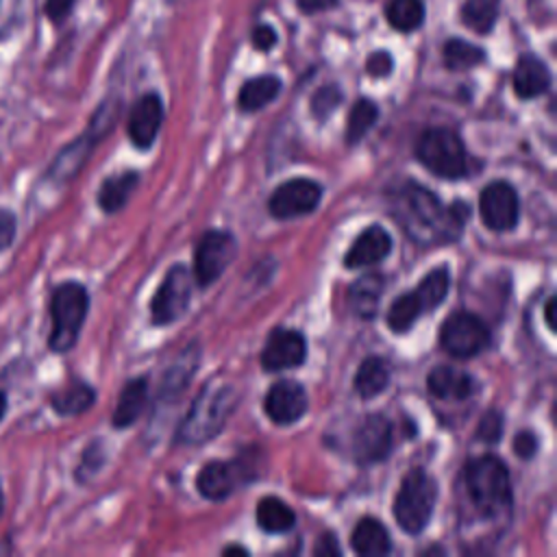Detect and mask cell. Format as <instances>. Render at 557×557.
I'll return each mask as SVG.
<instances>
[{
    "label": "cell",
    "mask_w": 557,
    "mask_h": 557,
    "mask_svg": "<svg viewBox=\"0 0 557 557\" xmlns=\"http://www.w3.org/2000/svg\"><path fill=\"white\" fill-rule=\"evenodd\" d=\"M392 213L416 244L433 246L455 242L461 235L470 207L461 200L444 205L424 185L405 181L392 194Z\"/></svg>",
    "instance_id": "cell-1"
},
{
    "label": "cell",
    "mask_w": 557,
    "mask_h": 557,
    "mask_svg": "<svg viewBox=\"0 0 557 557\" xmlns=\"http://www.w3.org/2000/svg\"><path fill=\"white\" fill-rule=\"evenodd\" d=\"M239 403V392L231 381L215 379L207 383L191 400L189 411L178 424L176 442L196 446L213 440Z\"/></svg>",
    "instance_id": "cell-2"
},
{
    "label": "cell",
    "mask_w": 557,
    "mask_h": 557,
    "mask_svg": "<svg viewBox=\"0 0 557 557\" xmlns=\"http://www.w3.org/2000/svg\"><path fill=\"white\" fill-rule=\"evenodd\" d=\"M466 490L472 505L487 518L500 516L511 505V483L507 466L494 455H481L466 463Z\"/></svg>",
    "instance_id": "cell-3"
},
{
    "label": "cell",
    "mask_w": 557,
    "mask_h": 557,
    "mask_svg": "<svg viewBox=\"0 0 557 557\" xmlns=\"http://www.w3.org/2000/svg\"><path fill=\"white\" fill-rule=\"evenodd\" d=\"M89 311V294L83 283L65 281L52 289L50 296V320L52 329L48 335V348L52 352H67L74 348L83 322Z\"/></svg>",
    "instance_id": "cell-4"
},
{
    "label": "cell",
    "mask_w": 557,
    "mask_h": 557,
    "mask_svg": "<svg viewBox=\"0 0 557 557\" xmlns=\"http://www.w3.org/2000/svg\"><path fill=\"white\" fill-rule=\"evenodd\" d=\"M437 500V483L429 472L422 468H413L400 481V487L394 498V518L398 527L409 533L418 535L426 529Z\"/></svg>",
    "instance_id": "cell-5"
},
{
    "label": "cell",
    "mask_w": 557,
    "mask_h": 557,
    "mask_svg": "<svg viewBox=\"0 0 557 557\" xmlns=\"http://www.w3.org/2000/svg\"><path fill=\"white\" fill-rule=\"evenodd\" d=\"M115 115H117V102H111V100L102 102L94 113L87 131L54 157V161L46 172V178L57 185L72 181L89 159L94 146L111 131V126L115 124Z\"/></svg>",
    "instance_id": "cell-6"
},
{
    "label": "cell",
    "mask_w": 557,
    "mask_h": 557,
    "mask_svg": "<svg viewBox=\"0 0 557 557\" xmlns=\"http://www.w3.org/2000/svg\"><path fill=\"white\" fill-rule=\"evenodd\" d=\"M418 161L442 178H461L468 174V154L459 135L450 128H426L416 141Z\"/></svg>",
    "instance_id": "cell-7"
},
{
    "label": "cell",
    "mask_w": 557,
    "mask_h": 557,
    "mask_svg": "<svg viewBox=\"0 0 557 557\" xmlns=\"http://www.w3.org/2000/svg\"><path fill=\"white\" fill-rule=\"evenodd\" d=\"M440 344L450 357L470 359L490 344V329L479 315L457 311L444 320L440 329Z\"/></svg>",
    "instance_id": "cell-8"
},
{
    "label": "cell",
    "mask_w": 557,
    "mask_h": 557,
    "mask_svg": "<svg viewBox=\"0 0 557 557\" xmlns=\"http://www.w3.org/2000/svg\"><path fill=\"white\" fill-rule=\"evenodd\" d=\"M191 300V272L187 265L176 263L163 276L150 302V315L157 326H168L178 320Z\"/></svg>",
    "instance_id": "cell-9"
},
{
    "label": "cell",
    "mask_w": 557,
    "mask_h": 557,
    "mask_svg": "<svg viewBox=\"0 0 557 557\" xmlns=\"http://www.w3.org/2000/svg\"><path fill=\"white\" fill-rule=\"evenodd\" d=\"M237 255V239L226 231H207L194 252V276L200 287L220 278Z\"/></svg>",
    "instance_id": "cell-10"
},
{
    "label": "cell",
    "mask_w": 557,
    "mask_h": 557,
    "mask_svg": "<svg viewBox=\"0 0 557 557\" xmlns=\"http://www.w3.org/2000/svg\"><path fill=\"white\" fill-rule=\"evenodd\" d=\"M257 476L255 470H250V466L244 461V457L233 459V461H209L198 470L196 476V487L200 492V496H205L207 500H224L226 496H231L237 485L248 483Z\"/></svg>",
    "instance_id": "cell-11"
},
{
    "label": "cell",
    "mask_w": 557,
    "mask_h": 557,
    "mask_svg": "<svg viewBox=\"0 0 557 557\" xmlns=\"http://www.w3.org/2000/svg\"><path fill=\"white\" fill-rule=\"evenodd\" d=\"M479 213L490 231H511L520 220V200L507 181H492L481 189Z\"/></svg>",
    "instance_id": "cell-12"
},
{
    "label": "cell",
    "mask_w": 557,
    "mask_h": 557,
    "mask_svg": "<svg viewBox=\"0 0 557 557\" xmlns=\"http://www.w3.org/2000/svg\"><path fill=\"white\" fill-rule=\"evenodd\" d=\"M320 198H322L320 183L311 178H289L272 191L268 200V209L276 220H292V218L311 213L318 207Z\"/></svg>",
    "instance_id": "cell-13"
},
{
    "label": "cell",
    "mask_w": 557,
    "mask_h": 557,
    "mask_svg": "<svg viewBox=\"0 0 557 557\" xmlns=\"http://www.w3.org/2000/svg\"><path fill=\"white\" fill-rule=\"evenodd\" d=\"M307 357V342L305 335L296 329H272L263 350H261V366L265 372H278L296 368Z\"/></svg>",
    "instance_id": "cell-14"
},
{
    "label": "cell",
    "mask_w": 557,
    "mask_h": 557,
    "mask_svg": "<svg viewBox=\"0 0 557 557\" xmlns=\"http://www.w3.org/2000/svg\"><path fill=\"white\" fill-rule=\"evenodd\" d=\"M392 422L383 413L366 416L352 435V455L359 463H376L389 455Z\"/></svg>",
    "instance_id": "cell-15"
},
{
    "label": "cell",
    "mask_w": 557,
    "mask_h": 557,
    "mask_svg": "<svg viewBox=\"0 0 557 557\" xmlns=\"http://www.w3.org/2000/svg\"><path fill=\"white\" fill-rule=\"evenodd\" d=\"M307 407H309V398L305 387L298 381H289V379L276 381L263 398L265 416L274 424L298 422L305 416Z\"/></svg>",
    "instance_id": "cell-16"
},
{
    "label": "cell",
    "mask_w": 557,
    "mask_h": 557,
    "mask_svg": "<svg viewBox=\"0 0 557 557\" xmlns=\"http://www.w3.org/2000/svg\"><path fill=\"white\" fill-rule=\"evenodd\" d=\"M161 122H163V102H161L159 94H154V91L144 94L135 102V107L128 115L126 131H128L131 141L137 148H150L161 128Z\"/></svg>",
    "instance_id": "cell-17"
},
{
    "label": "cell",
    "mask_w": 557,
    "mask_h": 557,
    "mask_svg": "<svg viewBox=\"0 0 557 557\" xmlns=\"http://www.w3.org/2000/svg\"><path fill=\"white\" fill-rule=\"evenodd\" d=\"M389 250H392L389 233L383 226L372 224L352 242L350 250L344 257V265L350 270L372 265L383 261L389 255Z\"/></svg>",
    "instance_id": "cell-18"
},
{
    "label": "cell",
    "mask_w": 557,
    "mask_h": 557,
    "mask_svg": "<svg viewBox=\"0 0 557 557\" xmlns=\"http://www.w3.org/2000/svg\"><path fill=\"white\" fill-rule=\"evenodd\" d=\"M513 91L522 100L537 98L548 91L550 87V70L546 63L535 54H522L513 67Z\"/></svg>",
    "instance_id": "cell-19"
},
{
    "label": "cell",
    "mask_w": 557,
    "mask_h": 557,
    "mask_svg": "<svg viewBox=\"0 0 557 557\" xmlns=\"http://www.w3.org/2000/svg\"><path fill=\"white\" fill-rule=\"evenodd\" d=\"M426 387L437 398L461 400L472 394L474 379L455 366H437L429 372Z\"/></svg>",
    "instance_id": "cell-20"
},
{
    "label": "cell",
    "mask_w": 557,
    "mask_h": 557,
    "mask_svg": "<svg viewBox=\"0 0 557 557\" xmlns=\"http://www.w3.org/2000/svg\"><path fill=\"white\" fill-rule=\"evenodd\" d=\"M352 550L361 557H383L392 550V540L387 529L372 516L361 518L350 535Z\"/></svg>",
    "instance_id": "cell-21"
},
{
    "label": "cell",
    "mask_w": 557,
    "mask_h": 557,
    "mask_svg": "<svg viewBox=\"0 0 557 557\" xmlns=\"http://www.w3.org/2000/svg\"><path fill=\"white\" fill-rule=\"evenodd\" d=\"M148 400V379L139 376V379H131L124 389L120 392L115 411L111 416V422L115 429H126L131 424L137 422L144 405Z\"/></svg>",
    "instance_id": "cell-22"
},
{
    "label": "cell",
    "mask_w": 557,
    "mask_h": 557,
    "mask_svg": "<svg viewBox=\"0 0 557 557\" xmlns=\"http://www.w3.org/2000/svg\"><path fill=\"white\" fill-rule=\"evenodd\" d=\"M385 289V278L381 274H366L359 276L350 287H348V305L355 315L359 318H374L381 294Z\"/></svg>",
    "instance_id": "cell-23"
},
{
    "label": "cell",
    "mask_w": 557,
    "mask_h": 557,
    "mask_svg": "<svg viewBox=\"0 0 557 557\" xmlns=\"http://www.w3.org/2000/svg\"><path fill=\"white\" fill-rule=\"evenodd\" d=\"M137 183H139V174L135 170L120 172V174H113V176L104 178L100 189H98V207L104 213L120 211L128 202Z\"/></svg>",
    "instance_id": "cell-24"
},
{
    "label": "cell",
    "mask_w": 557,
    "mask_h": 557,
    "mask_svg": "<svg viewBox=\"0 0 557 557\" xmlns=\"http://www.w3.org/2000/svg\"><path fill=\"white\" fill-rule=\"evenodd\" d=\"M281 91V78L274 74H261L246 81L237 94V104L242 111L252 113L270 104Z\"/></svg>",
    "instance_id": "cell-25"
},
{
    "label": "cell",
    "mask_w": 557,
    "mask_h": 557,
    "mask_svg": "<svg viewBox=\"0 0 557 557\" xmlns=\"http://www.w3.org/2000/svg\"><path fill=\"white\" fill-rule=\"evenodd\" d=\"M198 359H200V350L198 346H187L178 357L176 361L170 366L168 374L163 376V383H161V398L168 400V398H176L187 381L194 376L196 368H198Z\"/></svg>",
    "instance_id": "cell-26"
},
{
    "label": "cell",
    "mask_w": 557,
    "mask_h": 557,
    "mask_svg": "<svg viewBox=\"0 0 557 557\" xmlns=\"http://www.w3.org/2000/svg\"><path fill=\"white\" fill-rule=\"evenodd\" d=\"M257 524L265 533H287L296 524V513L285 500L276 496H263L257 503Z\"/></svg>",
    "instance_id": "cell-27"
},
{
    "label": "cell",
    "mask_w": 557,
    "mask_h": 557,
    "mask_svg": "<svg viewBox=\"0 0 557 557\" xmlns=\"http://www.w3.org/2000/svg\"><path fill=\"white\" fill-rule=\"evenodd\" d=\"M96 400V392L89 383H72L65 389L52 394L50 398V407L54 409V413L63 416V418H72V416H81L85 413Z\"/></svg>",
    "instance_id": "cell-28"
},
{
    "label": "cell",
    "mask_w": 557,
    "mask_h": 557,
    "mask_svg": "<svg viewBox=\"0 0 557 557\" xmlns=\"http://www.w3.org/2000/svg\"><path fill=\"white\" fill-rule=\"evenodd\" d=\"M389 383V368L381 357H366L355 374V392L361 398L379 396Z\"/></svg>",
    "instance_id": "cell-29"
},
{
    "label": "cell",
    "mask_w": 557,
    "mask_h": 557,
    "mask_svg": "<svg viewBox=\"0 0 557 557\" xmlns=\"http://www.w3.org/2000/svg\"><path fill=\"white\" fill-rule=\"evenodd\" d=\"M442 57H444V65L453 72H463V70H470V67H476L485 61V50L474 46V44H468L466 39H459V37H453L444 44V50H442Z\"/></svg>",
    "instance_id": "cell-30"
},
{
    "label": "cell",
    "mask_w": 557,
    "mask_h": 557,
    "mask_svg": "<svg viewBox=\"0 0 557 557\" xmlns=\"http://www.w3.org/2000/svg\"><path fill=\"white\" fill-rule=\"evenodd\" d=\"M385 17L394 30L411 33L424 22L422 0H389L385 7Z\"/></svg>",
    "instance_id": "cell-31"
},
{
    "label": "cell",
    "mask_w": 557,
    "mask_h": 557,
    "mask_svg": "<svg viewBox=\"0 0 557 557\" xmlns=\"http://www.w3.org/2000/svg\"><path fill=\"white\" fill-rule=\"evenodd\" d=\"M498 17V0H466L461 4V22L479 35H487Z\"/></svg>",
    "instance_id": "cell-32"
},
{
    "label": "cell",
    "mask_w": 557,
    "mask_h": 557,
    "mask_svg": "<svg viewBox=\"0 0 557 557\" xmlns=\"http://www.w3.org/2000/svg\"><path fill=\"white\" fill-rule=\"evenodd\" d=\"M376 120H379V107L368 98H359L348 113L346 144L350 146L359 144L368 135V131L374 126Z\"/></svg>",
    "instance_id": "cell-33"
},
{
    "label": "cell",
    "mask_w": 557,
    "mask_h": 557,
    "mask_svg": "<svg viewBox=\"0 0 557 557\" xmlns=\"http://www.w3.org/2000/svg\"><path fill=\"white\" fill-rule=\"evenodd\" d=\"M448 285H450V278H448L446 268H435L420 281V285L413 292H416L424 313L431 309H437L444 302V298L448 294Z\"/></svg>",
    "instance_id": "cell-34"
},
{
    "label": "cell",
    "mask_w": 557,
    "mask_h": 557,
    "mask_svg": "<svg viewBox=\"0 0 557 557\" xmlns=\"http://www.w3.org/2000/svg\"><path fill=\"white\" fill-rule=\"evenodd\" d=\"M422 305L416 296V292H407L403 296H398L392 307L387 309V326L394 331V333H407L416 320L422 315Z\"/></svg>",
    "instance_id": "cell-35"
},
{
    "label": "cell",
    "mask_w": 557,
    "mask_h": 557,
    "mask_svg": "<svg viewBox=\"0 0 557 557\" xmlns=\"http://www.w3.org/2000/svg\"><path fill=\"white\" fill-rule=\"evenodd\" d=\"M344 100V94L337 85H322L313 96H311V113L315 120L324 122Z\"/></svg>",
    "instance_id": "cell-36"
},
{
    "label": "cell",
    "mask_w": 557,
    "mask_h": 557,
    "mask_svg": "<svg viewBox=\"0 0 557 557\" xmlns=\"http://www.w3.org/2000/svg\"><path fill=\"white\" fill-rule=\"evenodd\" d=\"M503 426H505L503 413L496 409H490L483 413V418L476 426V440H481L485 444H496L503 435Z\"/></svg>",
    "instance_id": "cell-37"
},
{
    "label": "cell",
    "mask_w": 557,
    "mask_h": 557,
    "mask_svg": "<svg viewBox=\"0 0 557 557\" xmlns=\"http://www.w3.org/2000/svg\"><path fill=\"white\" fill-rule=\"evenodd\" d=\"M394 70V59L387 50H376L366 59V72L374 78H385Z\"/></svg>",
    "instance_id": "cell-38"
},
{
    "label": "cell",
    "mask_w": 557,
    "mask_h": 557,
    "mask_svg": "<svg viewBox=\"0 0 557 557\" xmlns=\"http://www.w3.org/2000/svg\"><path fill=\"white\" fill-rule=\"evenodd\" d=\"M17 233V218L9 207H0V252L7 250Z\"/></svg>",
    "instance_id": "cell-39"
},
{
    "label": "cell",
    "mask_w": 557,
    "mask_h": 557,
    "mask_svg": "<svg viewBox=\"0 0 557 557\" xmlns=\"http://www.w3.org/2000/svg\"><path fill=\"white\" fill-rule=\"evenodd\" d=\"M537 450V437L531 431H518L513 437V453L520 459H531Z\"/></svg>",
    "instance_id": "cell-40"
},
{
    "label": "cell",
    "mask_w": 557,
    "mask_h": 557,
    "mask_svg": "<svg viewBox=\"0 0 557 557\" xmlns=\"http://www.w3.org/2000/svg\"><path fill=\"white\" fill-rule=\"evenodd\" d=\"M252 46L257 48V50H261V52H268V50H272L274 48V44H276V39H278V35H276V30L272 28V26H268V24H259V26H255V30H252Z\"/></svg>",
    "instance_id": "cell-41"
},
{
    "label": "cell",
    "mask_w": 557,
    "mask_h": 557,
    "mask_svg": "<svg viewBox=\"0 0 557 557\" xmlns=\"http://www.w3.org/2000/svg\"><path fill=\"white\" fill-rule=\"evenodd\" d=\"M76 0H46V15L52 22H61L70 15Z\"/></svg>",
    "instance_id": "cell-42"
},
{
    "label": "cell",
    "mask_w": 557,
    "mask_h": 557,
    "mask_svg": "<svg viewBox=\"0 0 557 557\" xmlns=\"http://www.w3.org/2000/svg\"><path fill=\"white\" fill-rule=\"evenodd\" d=\"M313 553L320 555V557H324V555H339L342 548H339V544H337L335 533H322L320 540H318V544H315V548H313Z\"/></svg>",
    "instance_id": "cell-43"
},
{
    "label": "cell",
    "mask_w": 557,
    "mask_h": 557,
    "mask_svg": "<svg viewBox=\"0 0 557 557\" xmlns=\"http://www.w3.org/2000/svg\"><path fill=\"white\" fill-rule=\"evenodd\" d=\"M296 4L305 15H311V13H320L335 7L337 0H296Z\"/></svg>",
    "instance_id": "cell-44"
},
{
    "label": "cell",
    "mask_w": 557,
    "mask_h": 557,
    "mask_svg": "<svg viewBox=\"0 0 557 557\" xmlns=\"http://www.w3.org/2000/svg\"><path fill=\"white\" fill-rule=\"evenodd\" d=\"M555 305H557V298L550 296V298L546 300V307H544V320H546V326H548L550 331L557 329V326H555Z\"/></svg>",
    "instance_id": "cell-45"
},
{
    "label": "cell",
    "mask_w": 557,
    "mask_h": 557,
    "mask_svg": "<svg viewBox=\"0 0 557 557\" xmlns=\"http://www.w3.org/2000/svg\"><path fill=\"white\" fill-rule=\"evenodd\" d=\"M222 555H248V550H246L244 546H237V544H233V546H226V548H222Z\"/></svg>",
    "instance_id": "cell-46"
},
{
    "label": "cell",
    "mask_w": 557,
    "mask_h": 557,
    "mask_svg": "<svg viewBox=\"0 0 557 557\" xmlns=\"http://www.w3.org/2000/svg\"><path fill=\"white\" fill-rule=\"evenodd\" d=\"M7 407H9V400H7V394L0 389V422H2V418H4V413H7Z\"/></svg>",
    "instance_id": "cell-47"
},
{
    "label": "cell",
    "mask_w": 557,
    "mask_h": 557,
    "mask_svg": "<svg viewBox=\"0 0 557 557\" xmlns=\"http://www.w3.org/2000/svg\"><path fill=\"white\" fill-rule=\"evenodd\" d=\"M4 511V492H2V483H0V516Z\"/></svg>",
    "instance_id": "cell-48"
}]
</instances>
